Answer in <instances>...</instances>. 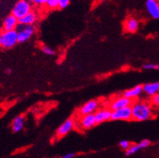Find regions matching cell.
<instances>
[{"label": "cell", "instance_id": "obj_1", "mask_svg": "<svg viewBox=\"0 0 159 158\" xmlns=\"http://www.w3.org/2000/svg\"><path fill=\"white\" fill-rule=\"evenodd\" d=\"M131 108L133 120L137 121H145L149 120L153 116L151 106L146 102L137 101L133 102Z\"/></svg>", "mask_w": 159, "mask_h": 158}, {"label": "cell", "instance_id": "obj_2", "mask_svg": "<svg viewBox=\"0 0 159 158\" xmlns=\"http://www.w3.org/2000/svg\"><path fill=\"white\" fill-rule=\"evenodd\" d=\"M18 42L17 31H2L0 32V46L3 48H11Z\"/></svg>", "mask_w": 159, "mask_h": 158}, {"label": "cell", "instance_id": "obj_3", "mask_svg": "<svg viewBox=\"0 0 159 158\" xmlns=\"http://www.w3.org/2000/svg\"><path fill=\"white\" fill-rule=\"evenodd\" d=\"M31 11H32V6L30 2L25 0H21V1H18L14 5L12 8L11 15L14 16L17 20H20L28 15V13H30Z\"/></svg>", "mask_w": 159, "mask_h": 158}, {"label": "cell", "instance_id": "obj_4", "mask_svg": "<svg viewBox=\"0 0 159 158\" xmlns=\"http://www.w3.org/2000/svg\"><path fill=\"white\" fill-rule=\"evenodd\" d=\"M133 119L131 106L122 108L116 111H112L111 120H130Z\"/></svg>", "mask_w": 159, "mask_h": 158}, {"label": "cell", "instance_id": "obj_5", "mask_svg": "<svg viewBox=\"0 0 159 158\" xmlns=\"http://www.w3.org/2000/svg\"><path fill=\"white\" fill-rule=\"evenodd\" d=\"M132 104H133V100L125 98V96H120L114 98L111 101L110 104V109L111 111H116L122 108L128 107V106H131Z\"/></svg>", "mask_w": 159, "mask_h": 158}, {"label": "cell", "instance_id": "obj_6", "mask_svg": "<svg viewBox=\"0 0 159 158\" xmlns=\"http://www.w3.org/2000/svg\"><path fill=\"white\" fill-rule=\"evenodd\" d=\"M98 107H99V102L98 101L95 100V99L90 100L81 106V108L79 109V114L82 116L95 114Z\"/></svg>", "mask_w": 159, "mask_h": 158}, {"label": "cell", "instance_id": "obj_7", "mask_svg": "<svg viewBox=\"0 0 159 158\" xmlns=\"http://www.w3.org/2000/svg\"><path fill=\"white\" fill-rule=\"evenodd\" d=\"M75 120L72 118L68 119V120H66V121L59 127L57 131V136H58V137L65 136L72 130L73 128H74V127H75Z\"/></svg>", "mask_w": 159, "mask_h": 158}, {"label": "cell", "instance_id": "obj_8", "mask_svg": "<svg viewBox=\"0 0 159 158\" xmlns=\"http://www.w3.org/2000/svg\"><path fill=\"white\" fill-rule=\"evenodd\" d=\"M111 114H112V111L110 108H103V109L97 110L94 114L96 124H101L111 120Z\"/></svg>", "mask_w": 159, "mask_h": 158}, {"label": "cell", "instance_id": "obj_9", "mask_svg": "<svg viewBox=\"0 0 159 158\" xmlns=\"http://www.w3.org/2000/svg\"><path fill=\"white\" fill-rule=\"evenodd\" d=\"M18 32V42H25L35 32V28L33 26H24Z\"/></svg>", "mask_w": 159, "mask_h": 158}, {"label": "cell", "instance_id": "obj_10", "mask_svg": "<svg viewBox=\"0 0 159 158\" xmlns=\"http://www.w3.org/2000/svg\"><path fill=\"white\" fill-rule=\"evenodd\" d=\"M19 24V20L12 15H9L5 18L2 24V31H14Z\"/></svg>", "mask_w": 159, "mask_h": 158}, {"label": "cell", "instance_id": "obj_11", "mask_svg": "<svg viewBox=\"0 0 159 158\" xmlns=\"http://www.w3.org/2000/svg\"><path fill=\"white\" fill-rule=\"evenodd\" d=\"M79 123H80L81 128H83V129H90L93 128L96 124L95 115L91 114L83 115L79 120Z\"/></svg>", "mask_w": 159, "mask_h": 158}, {"label": "cell", "instance_id": "obj_12", "mask_svg": "<svg viewBox=\"0 0 159 158\" xmlns=\"http://www.w3.org/2000/svg\"><path fill=\"white\" fill-rule=\"evenodd\" d=\"M145 5L149 15L153 18L159 19V2L155 0H148Z\"/></svg>", "mask_w": 159, "mask_h": 158}, {"label": "cell", "instance_id": "obj_13", "mask_svg": "<svg viewBox=\"0 0 159 158\" xmlns=\"http://www.w3.org/2000/svg\"><path fill=\"white\" fill-rule=\"evenodd\" d=\"M142 90L149 96H154L157 94H159V82L145 84L142 86Z\"/></svg>", "mask_w": 159, "mask_h": 158}, {"label": "cell", "instance_id": "obj_14", "mask_svg": "<svg viewBox=\"0 0 159 158\" xmlns=\"http://www.w3.org/2000/svg\"><path fill=\"white\" fill-rule=\"evenodd\" d=\"M37 20V16L35 12L31 11L23 18L19 20V24L24 26H32V24H34Z\"/></svg>", "mask_w": 159, "mask_h": 158}, {"label": "cell", "instance_id": "obj_15", "mask_svg": "<svg viewBox=\"0 0 159 158\" xmlns=\"http://www.w3.org/2000/svg\"><path fill=\"white\" fill-rule=\"evenodd\" d=\"M139 27V22L135 18H129L125 20V30L128 32H137Z\"/></svg>", "mask_w": 159, "mask_h": 158}, {"label": "cell", "instance_id": "obj_16", "mask_svg": "<svg viewBox=\"0 0 159 158\" xmlns=\"http://www.w3.org/2000/svg\"><path fill=\"white\" fill-rule=\"evenodd\" d=\"M142 91H143V90H142V86L138 85V86H135V87H133V88L126 90V91L124 93L123 96L133 100V98H136L137 96H139Z\"/></svg>", "mask_w": 159, "mask_h": 158}, {"label": "cell", "instance_id": "obj_17", "mask_svg": "<svg viewBox=\"0 0 159 158\" xmlns=\"http://www.w3.org/2000/svg\"><path fill=\"white\" fill-rule=\"evenodd\" d=\"M24 117L23 115H19L14 119L12 122V130L14 132H19L24 128Z\"/></svg>", "mask_w": 159, "mask_h": 158}, {"label": "cell", "instance_id": "obj_18", "mask_svg": "<svg viewBox=\"0 0 159 158\" xmlns=\"http://www.w3.org/2000/svg\"><path fill=\"white\" fill-rule=\"evenodd\" d=\"M140 149H141V148L138 144H131V146L129 147V149L126 150V155H127V156H130V155L134 154V153H136L137 152H138Z\"/></svg>", "mask_w": 159, "mask_h": 158}, {"label": "cell", "instance_id": "obj_19", "mask_svg": "<svg viewBox=\"0 0 159 158\" xmlns=\"http://www.w3.org/2000/svg\"><path fill=\"white\" fill-rule=\"evenodd\" d=\"M58 2L59 0H46L45 5L47 7L50 8V9H55V8L58 7Z\"/></svg>", "mask_w": 159, "mask_h": 158}, {"label": "cell", "instance_id": "obj_20", "mask_svg": "<svg viewBox=\"0 0 159 158\" xmlns=\"http://www.w3.org/2000/svg\"><path fill=\"white\" fill-rule=\"evenodd\" d=\"M41 49H42V52H44V54H47V55H49V56H53V55H55V51L52 50V48L46 46V45L42 46V48H41Z\"/></svg>", "mask_w": 159, "mask_h": 158}, {"label": "cell", "instance_id": "obj_21", "mask_svg": "<svg viewBox=\"0 0 159 158\" xmlns=\"http://www.w3.org/2000/svg\"><path fill=\"white\" fill-rule=\"evenodd\" d=\"M120 146L123 149H125V150H128L129 147L131 146V143L128 141V140H121L120 142Z\"/></svg>", "mask_w": 159, "mask_h": 158}, {"label": "cell", "instance_id": "obj_22", "mask_svg": "<svg viewBox=\"0 0 159 158\" xmlns=\"http://www.w3.org/2000/svg\"><path fill=\"white\" fill-rule=\"evenodd\" d=\"M70 4V1L69 0H59L58 2V7L61 9H64V8L67 7Z\"/></svg>", "mask_w": 159, "mask_h": 158}, {"label": "cell", "instance_id": "obj_23", "mask_svg": "<svg viewBox=\"0 0 159 158\" xmlns=\"http://www.w3.org/2000/svg\"><path fill=\"white\" fill-rule=\"evenodd\" d=\"M143 68L145 70H159V65L155 64H145L143 65Z\"/></svg>", "mask_w": 159, "mask_h": 158}, {"label": "cell", "instance_id": "obj_24", "mask_svg": "<svg viewBox=\"0 0 159 158\" xmlns=\"http://www.w3.org/2000/svg\"><path fill=\"white\" fill-rule=\"evenodd\" d=\"M138 144H139V146L141 147V149H142V148H147L149 144H150V141H149V140H141V142H140Z\"/></svg>", "mask_w": 159, "mask_h": 158}, {"label": "cell", "instance_id": "obj_25", "mask_svg": "<svg viewBox=\"0 0 159 158\" xmlns=\"http://www.w3.org/2000/svg\"><path fill=\"white\" fill-rule=\"evenodd\" d=\"M152 102L156 106H159V94H157L156 95L152 97Z\"/></svg>", "mask_w": 159, "mask_h": 158}, {"label": "cell", "instance_id": "obj_26", "mask_svg": "<svg viewBox=\"0 0 159 158\" xmlns=\"http://www.w3.org/2000/svg\"><path fill=\"white\" fill-rule=\"evenodd\" d=\"M75 156V153H73V152H69L67 154H65L64 156H62L61 158H74Z\"/></svg>", "mask_w": 159, "mask_h": 158}, {"label": "cell", "instance_id": "obj_27", "mask_svg": "<svg viewBox=\"0 0 159 158\" xmlns=\"http://www.w3.org/2000/svg\"><path fill=\"white\" fill-rule=\"evenodd\" d=\"M45 2H46V0H35V1H33V2L35 4H36V5H40V6L45 4Z\"/></svg>", "mask_w": 159, "mask_h": 158}, {"label": "cell", "instance_id": "obj_28", "mask_svg": "<svg viewBox=\"0 0 159 158\" xmlns=\"http://www.w3.org/2000/svg\"><path fill=\"white\" fill-rule=\"evenodd\" d=\"M5 72H6L7 74H10L12 72V70H11V69H7Z\"/></svg>", "mask_w": 159, "mask_h": 158}]
</instances>
